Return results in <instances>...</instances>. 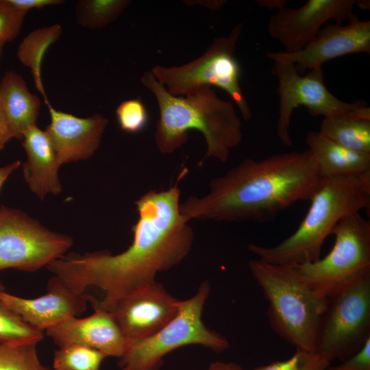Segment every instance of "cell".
<instances>
[{"label":"cell","instance_id":"obj_1","mask_svg":"<svg viewBox=\"0 0 370 370\" xmlns=\"http://www.w3.org/2000/svg\"><path fill=\"white\" fill-rule=\"evenodd\" d=\"M181 190L177 182L169 188L150 190L134 201L138 219L133 240L125 251L70 253L46 268L68 286L85 293L90 286L103 293L92 307L109 311L121 299L156 282L158 273L181 263L189 254L194 233L180 211Z\"/></svg>","mask_w":370,"mask_h":370},{"label":"cell","instance_id":"obj_2","mask_svg":"<svg viewBox=\"0 0 370 370\" xmlns=\"http://www.w3.org/2000/svg\"><path fill=\"white\" fill-rule=\"evenodd\" d=\"M321 181L308 149L246 158L212 179L207 194L180 202V211L188 221L264 223L299 201H310Z\"/></svg>","mask_w":370,"mask_h":370},{"label":"cell","instance_id":"obj_3","mask_svg":"<svg viewBox=\"0 0 370 370\" xmlns=\"http://www.w3.org/2000/svg\"><path fill=\"white\" fill-rule=\"evenodd\" d=\"M140 81L158 105L155 143L161 153L174 152L187 141L188 132L195 130L204 136L207 147L199 165L208 158L227 162L243 138L241 121L232 102L219 98L210 86L186 96H173L151 71L145 72Z\"/></svg>","mask_w":370,"mask_h":370},{"label":"cell","instance_id":"obj_4","mask_svg":"<svg viewBox=\"0 0 370 370\" xmlns=\"http://www.w3.org/2000/svg\"><path fill=\"white\" fill-rule=\"evenodd\" d=\"M310 206L296 231L272 247L249 244L260 260L293 266L321 258L325 240L344 217L370 206V172L356 176L322 178Z\"/></svg>","mask_w":370,"mask_h":370},{"label":"cell","instance_id":"obj_5","mask_svg":"<svg viewBox=\"0 0 370 370\" xmlns=\"http://www.w3.org/2000/svg\"><path fill=\"white\" fill-rule=\"evenodd\" d=\"M249 269L268 303L272 330L296 350L316 352L317 334L328 299L315 293L293 266L251 260Z\"/></svg>","mask_w":370,"mask_h":370},{"label":"cell","instance_id":"obj_6","mask_svg":"<svg viewBox=\"0 0 370 370\" xmlns=\"http://www.w3.org/2000/svg\"><path fill=\"white\" fill-rule=\"evenodd\" d=\"M210 292V286L204 280L193 297L182 300L177 315L162 328L150 336L129 343L119 358V370H159L167 354L186 345H199L217 353L227 349V340L202 321Z\"/></svg>","mask_w":370,"mask_h":370},{"label":"cell","instance_id":"obj_7","mask_svg":"<svg viewBox=\"0 0 370 370\" xmlns=\"http://www.w3.org/2000/svg\"><path fill=\"white\" fill-rule=\"evenodd\" d=\"M243 27L239 23L227 36L215 38L203 55L190 62L179 66L156 65L151 72L173 96H186L204 86L219 87L230 95L243 119L249 121L252 112L241 87V69L234 56Z\"/></svg>","mask_w":370,"mask_h":370},{"label":"cell","instance_id":"obj_8","mask_svg":"<svg viewBox=\"0 0 370 370\" xmlns=\"http://www.w3.org/2000/svg\"><path fill=\"white\" fill-rule=\"evenodd\" d=\"M330 251L323 258L293 265L301 279L319 296L328 299L370 275V222L359 212L348 214L335 225Z\"/></svg>","mask_w":370,"mask_h":370},{"label":"cell","instance_id":"obj_9","mask_svg":"<svg viewBox=\"0 0 370 370\" xmlns=\"http://www.w3.org/2000/svg\"><path fill=\"white\" fill-rule=\"evenodd\" d=\"M370 338V275L328 299L321 317L315 353L330 363L345 360Z\"/></svg>","mask_w":370,"mask_h":370},{"label":"cell","instance_id":"obj_10","mask_svg":"<svg viewBox=\"0 0 370 370\" xmlns=\"http://www.w3.org/2000/svg\"><path fill=\"white\" fill-rule=\"evenodd\" d=\"M271 73L278 79L279 112L276 132L280 140L291 147L289 132L291 116L300 106L306 107L312 116L324 118L351 115L370 119V107L367 102H346L334 96L324 83L322 67L299 74L291 64L274 63Z\"/></svg>","mask_w":370,"mask_h":370},{"label":"cell","instance_id":"obj_11","mask_svg":"<svg viewBox=\"0 0 370 370\" xmlns=\"http://www.w3.org/2000/svg\"><path fill=\"white\" fill-rule=\"evenodd\" d=\"M73 238L50 230L25 212L0 206V270L34 272L65 255Z\"/></svg>","mask_w":370,"mask_h":370},{"label":"cell","instance_id":"obj_12","mask_svg":"<svg viewBox=\"0 0 370 370\" xmlns=\"http://www.w3.org/2000/svg\"><path fill=\"white\" fill-rule=\"evenodd\" d=\"M356 5L367 9L369 3L357 0H308L299 8L284 7L270 16L268 33L283 45L284 51L296 52L312 41L329 20L342 24L353 18Z\"/></svg>","mask_w":370,"mask_h":370},{"label":"cell","instance_id":"obj_13","mask_svg":"<svg viewBox=\"0 0 370 370\" xmlns=\"http://www.w3.org/2000/svg\"><path fill=\"white\" fill-rule=\"evenodd\" d=\"M358 53H370V21L354 16L347 25L327 23L300 51H267L265 56L274 63L293 64L297 72L304 75L329 60Z\"/></svg>","mask_w":370,"mask_h":370},{"label":"cell","instance_id":"obj_14","mask_svg":"<svg viewBox=\"0 0 370 370\" xmlns=\"http://www.w3.org/2000/svg\"><path fill=\"white\" fill-rule=\"evenodd\" d=\"M182 302L156 282L121 299L108 312L130 343L159 331L177 315Z\"/></svg>","mask_w":370,"mask_h":370},{"label":"cell","instance_id":"obj_15","mask_svg":"<svg viewBox=\"0 0 370 370\" xmlns=\"http://www.w3.org/2000/svg\"><path fill=\"white\" fill-rule=\"evenodd\" d=\"M47 292L34 299L0 293V300L34 328L44 331L67 318L84 313L91 296L79 293L53 275L47 282Z\"/></svg>","mask_w":370,"mask_h":370},{"label":"cell","instance_id":"obj_16","mask_svg":"<svg viewBox=\"0 0 370 370\" xmlns=\"http://www.w3.org/2000/svg\"><path fill=\"white\" fill-rule=\"evenodd\" d=\"M50 123L45 130L60 165L91 158L99 147L108 119L97 113L78 117L47 106Z\"/></svg>","mask_w":370,"mask_h":370},{"label":"cell","instance_id":"obj_17","mask_svg":"<svg viewBox=\"0 0 370 370\" xmlns=\"http://www.w3.org/2000/svg\"><path fill=\"white\" fill-rule=\"evenodd\" d=\"M85 318L72 317L47 329L46 334L59 347L80 345L120 358L129 343L112 314L98 307Z\"/></svg>","mask_w":370,"mask_h":370},{"label":"cell","instance_id":"obj_18","mask_svg":"<svg viewBox=\"0 0 370 370\" xmlns=\"http://www.w3.org/2000/svg\"><path fill=\"white\" fill-rule=\"evenodd\" d=\"M21 141L27 154L23 174L30 190L41 201L50 194L58 195L62 190L58 175L61 165L45 131L33 125Z\"/></svg>","mask_w":370,"mask_h":370},{"label":"cell","instance_id":"obj_19","mask_svg":"<svg viewBox=\"0 0 370 370\" xmlns=\"http://www.w3.org/2000/svg\"><path fill=\"white\" fill-rule=\"evenodd\" d=\"M306 143L322 178L356 176L370 172V154L345 148L319 132H308Z\"/></svg>","mask_w":370,"mask_h":370},{"label":"cell","instance_id":"obj_20","mask_svg":"<svg viewBox=\"0 0 370 370\" xmlns=\"http://www.w3.org/2000/svg\"><path fill=\"white\" fill-rule=\"evenodd\" d=\"M0 106L14 138L21 140L24 133L36 125L41 101L29 90L25 80L20 74L8 71L0 82Z\"/></svg>","mask_w":370,"mask_h":370},{"label":"cell","instance_id":"obj_21","mask_svg":"<svg viewBox=\"0 0 370 370\" xmlns=\"http://www.w3.org/2000/svg\"><path fill=\"white\" fill-rule=\"evenodd\" d=\"M62 32V26L57 23L38 28L29 32L22 40L17 49L18 60L30 69L35 86L42 95L47 106L50 103L42 80V60L47 50L59 39Z\"/></svg>","mask_w":370,"mask_h":370},{"label":"cell","instance_id":"obj_22","mask_svg":"<svg viewBox=\"0 0 370 370\" xmlns=\"http://www.w3.org/2000/svg\"><path fill=\"white\" fill-rule=\"evenodd\" d=\"M319 132L345 148L370 154V119L351 115L325 117Z\"/></svg>","mask_w":370,"mask_h":370},{"label":"cell","instance_id":"obj_23","mask_svg":"<svg viewBox=\"0 0 370 370\" xmlns=\"http://www.w3.org/2000/svg\"><path fill=\"white\" fill-rule=\"evenodd\" d=\"M130 3L129 0H79L75 7L77 21L88 29H102L116 20Z\"/></svg>","mask_w":370,"mask_h":370},{"label":"cell","instance_id":"obj_24","mask_svg":"<svg viewBox=\"0 0 370 370\" xmlns=\"http://www.w3.org/2000/svg\"><path fill=\"white\" fill-rule=\"evenodd\" d=\"M105 354L87 347L67 345L54 353V370H99Z\"/></svg>","mask_w":370,"mask_h":370},{"label":"cell","instance_id":"obj_25","mask_svg":"<svg viewBox=\"0 0 370 370\" xmlns=\"http://www.w3.org/2000/svg\"><path fill=\"white\" fill-rule=\"evenodd\" d=\"M43 332L27 323L0 300V343L32 342L43 339Z\"/></svg>","mask_w":370,"mask_h":370},{"label":"cell","instance_id":"obj_26","mask_svg":"<svg viewBox=\"0 0 370 370\" xmlns=\"http://www.w3.org/2000/svg\"><path fill=\"white\" fill-rule=\"evenodd\" d=\"M36 343L0 344V370H49L38 358Z\"/></svg>","mask_w":370,"mask_h":370},{"label":"cell","instance_id":"obj_27","mask_svg":"<svg viewBox=\"0 0 370 370\" xmlns=\"http://www.w3.org/2000/svg\"><path fill=\"white\" fill-rule=\"evenodd\" d=\"M120 128L127 133H138L148 124L149 116L145 106L137 99L121 102L116 109Z\"/></svg>","mask_w":370,"mask_h":370},{"label":"cell","instance_id":"obj_28","mask_svg":"<svg viewBox=\"0 0 370 370\" xmlns=\"http://www.w3.org/2000/svg\"><path fill=\"white\" fill-rule=\"evenodd\" d=\"M330 364L314 352L296 350L288 359L259 366L254 370H328Z\"/></svg>","mask_w":370,"mask_h":370},{"label":"cell","instance_id":"obj_29","mask_svg":"<svg viewBox=\"0 0 370 370\" xmlns=\"http://www.w3.org/2000/svg\"><path fill=\"white\" fill-rule=\"evenodd\" d=\"M27 12L14 7L10 0H0V47L17 37Z\"/></svg>","mask_w":370,"mask_h":370},{"label":"cell","instance_id":"obj_30","mask_svg":"<svg viewBox=\"0 0 370 370\" xmlns=\"http://www.w3.org/2000/svg\"><path fill=\"white\" fill-rule=\"evenodd\" d=\"M328 370H370V338L354 354Z\"/></svg>","mask_w":370,"mask_h":370},{"label":"cell","instance_id":"obj_31","mask_svg":"<svg viewBox=\"0 0 370 370\" xmlns=\"http://www.w3.org/2000/svg\"><path fill=\"white\" fill-rule=\"evenodd\" d=\"M10 3L18 10L27 12L32 8H42L46 6L63 3L62 0H10Z\"/></svg>","mask_w":370,"mask_h":370},{"label":"cell","instance_id":"obj_32","mask_svg":"<svg viewBox=\"0 0 370 370\" xmlns=\"http://www.w3.org/2000/svg\"><path fill=\"white\" fill-rule=\"evenodd\" d=\"M14 137V134L7 117L0 106V151Z\"/></svg>","mask_w":370,"mask_h":370},{"label":"cell","instance_id":"obj_33","mask_svg":"<svg viewBox=\"0 0 370 370\" xmlns=\"http://www.w3.org/2000/svg\"><path fill=\"white\" fill-rule=\"evenodd\" d=\"M21 165V162L19 160H15L13 162L0 167V190L10 175Z\"/></svg>","mask_w":370,"mask_h":370},{"label":"cell","instance_id":"obj_34","mask_svg":"<svg viewBox=\"0 0 370 370\" xmlns=\"http://www.w3.org/2000/svg\"><path fill=\"white\" fill-rule=\"evenodd\" d=\"M204 370H244L241 366L234 362H224L217 360L210 362L209 366Z\"/></svg>","mask_w":370,"mask_h":370},{"label":"cell","instance_id":"obj_35","mask_svg":"<svg viewBox=\"0 0 370 370\" xmlns=\"http://www.w3.org/2000/svg\"><path fill=\"white\" fill-rule=\"evenodd\" d=\"M258 3L262 6L267 8H277L278 10L285 7L286 1H258Z\"/></svg>","mask_w":370,"mask_h":370},{"label":"cell","instance_id":"obj_36","mask_svg":"<svg viewBox=\"0 0 370 370\" xmlns=\"http://www.w3.org/2000/svg\"><path fill=\"white\" fill-rule=\"evenodd\" d=\"M4 291V287L2 285V284L0 282V293L1 292Z\"/></svg>","mask_w":370,"mask_h":370},{"label":"cell","instance_id":"obj_37","mask_svg":"<svg viewBox=\"0 0 370 370\" xmlns=\"http://www.w3.org/2000/svg\"><path fill=\"white\" fill-rule=\"evenodd\" d=\"M3 47H0V60H1L2 54H3Z\"/></svg>","mask_w":370,"mask_h":370},{"label":"cell","instance_id":"obj_38","mask_svg":"<svg viewBox=\"0 0 370 370\" xmlns=\"http://www.w3.org/2000/svg\"><path fill=\"white\" fill-rule=\"evenodd\" d=\"M1 344V343H0Z\"/></svg>","mask_w":370,"mask_h":370}]
</instances>
